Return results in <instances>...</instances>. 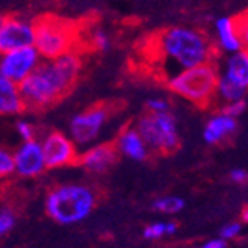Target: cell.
I'll return each mask as SVG.
<instances>
[{"label": "cell", "instance_id": "obj_16", "mask_svg": "<svg viewBox=\"0 0 248 248\" xmlns=\"http://www.w3.org/2000/svg\"><path fill=\"white\" fill-rule=\"evenodd\" d=\"M24 110L19 85L0 76V116H16Z\"/></svg>", "mask_w": 248, "mask_h": 248}, {"label": "cell", "instance_id": "obj_23", "mask_svg": "<svg viewBox=\"0 0 248 248\" xmlns=\"http://www.w3.org/2000/svg\"><path fill=\"white\" fill-rule=\"evenodd\" d=\"M14 174H15L14 152L8 150L3 146H0V180L9 178Z\"/></svg>", "mask_w": 248, "mask_h": 248}, {"label": "cell", "instance_id": "obj_21", "mask_svg": "<svg viewBox=\"0 0 248 248\" xmlns=\"http://www.w3.org/2000/svg\"><path fill=\"white\" fill-rule=\"evenodd\" d=\"M89 45L93 46V49L95 51H100V52H106L108 51L110 45H111V40H110V36L106 30L100 29V27H95L91 30L89 33Z\"/></svg>", "mask_w": 248, "mask_h": 248}, {"label": "cell", "instance_id": "obj_11", "mask_svg": "<svg viewBox=\"0 0 248 248\" xmlns=\"http://www.w3.org/2000/svg\"><path fill=\"white\" fill-rule=\"evenodd\" d=\"M15 174L21 178H36L46 171V162L39 139L22 141L14 152Z\"/></svg>", "mask_w": 248, "mask_h": 248}, {"label": "cell", "instance_id": "obj_3", "mask_svg": "<svg viewBox=\"0 0 248 248\" xmlns=\"http://www.w3.org/2000/svg\"><path fill=\"white\" fill-rule=\"evenodd\" d=\"M98 205V190L85 183H62L45 196V211L61 226H72L88 218Z\"/></svg>", "mask_w": 248, "mask_h": 248}, {"label": "cell", "instance_id": "obj_24", "mask_svg": "<svg viewBox=\"0 0 248 248\" xmlns=\"http://www.w3.org/2000/svg\"><path fill=\"white\" fill-rule=\"evenodd\" d=\"M15 131L19 135V139L22 141H30L36 139V128L31 122L26 121V119H21L15 124Z\"/></svg>", "mask_w": 248, "mask_h": 248}, {"label": "cell", "instance_id": "obj_27", "mask_svg": "<svg viewBox=\"0 0 248 248\" xmlns=\"http://www.w3.org/2000/svg\"><path fill=\"white\" fill-rule=\"evenodd\" d=\"M247 108V103L245 100H239V101H232V103H226L221 106V110L223 113H226L228 116H232L235 119H238Z\"/></svg>", "mask_w": 248, "mask_h": 248}, {"label": "cell", "instance_id": "obj_17", "mask_svg": "<svg viewBox=\"0 0 248 248\" xmlns=\"http://www.w3.org/2000/svg\"><path fill=\"white\" fill-rule=\"evenodd\" d=\"M221 75L239 85L248 86V51L241 49L238 52L229 54Z\"/></svg>", "mask_w": 248, "mask_h": 248}, {"label": "cell", "instance_id": "obj_25", "mask_svg": "<svg viewBox=\"0 0 248 248\" xmlns=\"http://www.w3.org/2000/svg\"><path fill=\"white\" fill-rule=\"evenodd\" d=\"M146 108L150 113H165V111H171V104L162 97H155L146 101Z\"/></svg>", "mask_w": 248, "mask_h": 248}, {"label": "cell", "instance_id": "obj_2", "mask_svg": "<svg viewBox=\"0 0 248 248\" xmlns=\"http://www.w3.org/2000/svg\"><path fill=\"white\" fill-rule=\"evenodd\" d=\"M153 49L168 78L190 67L213 62L216 55L210 39L202 31L186 26H175L161 31L155 39Z\"/></svg>", "mask_w": 248, "mask_h": 248}, {"label": "cell", "instance_id": "obj_12", "mask_svg": "<svg viewBox=\"0 0 248 248\" xmlns=\"http://www.w3.org/2000/svg\"><path fill=\"white\" fill-rule=\"evenodd\" d=\"M119 153L113 143H100L85 149L80 155L78 164L91 174L107 172L118 162Z\"/></svg>", "mask_w": 248, "mask_h": 248}, {"label": "cell", "instance_id": "obj_18", "mask_svg": "<svg viewBox=\"0 0 248 248\" xmlns=\"http://www.w3.org/2000/svg\"><path fill=\"white\" fill-rule=\"evenodd\" d=\"M248 93V86L239 85L224 75L218 73L217 85H216V100L221 101L223 104L244 100Z\"/></svg>", "mask_w": 248, "mask_h": 248}, {"label": "cell", "instance_id": "obj_15", "mask_svg": "<svg viewBox=\"0 0 248 248\" xmlns=\"http://www.w3.org/2000/svg\"><path fill=\"white\" fill-rule=\"evenodd\" d=\"M214 30L218 48L226 54H233L242 49V43L239 39L238 27L235 18L231 16H220L214 22Z\"/></svg>", "mask_w": 248, "mask_h": 248}, {"label": "cell", "instance_id": "obj_30", "mask_svg": "<svg viewBox=\"0 0 248 248\" xmlns=\"http://www.w3.org/2000/svg\"><path fill=\"white\" fill-rule=\"evenodd\" d=\"M201 248H226V241L221 238H214L201 245Z\"/></svg>", "mask_w": 248, "mask_h": 248}, {"label": "cell", "instance_id": "obj_6", "mask_svg": "<svg viewBox=\"0 0 248 248\" xmlns=\"http://www.w3.org/2000/svg\"><path fill=\"white\" fill-rule=\"evenodd\" d=\"M150 152L168 155L180 147L177 119L171 111L144 113L134 124Z\"/></svg>", "mask_w": 248, "mask_h": 248}, {"label": "cell", "instance_id": "obj_28", "mask_svg": "<svg viewBox=\"0 0 248 248\" xmlns=\"http://www.w3.org/2000/svg\"><path fill=\"white\" fill-rule=\"evenodd\" d=\"M242 232V224L239 221H232L226 226H223L221 231H220V238L224 239V241H231V239H235L241 235Z\"/></svg>", "mask_w": 248, "mask_h": 248}, {"label": "cell", "instance_id": "obj_9", "mask_svg": "<svg viewBox=\"0 0 248 248\" xmlns=\"http://www.w3.org/2000/svg\"><path fill=\"white\" fill-rule=\"evenodd\" d=\"M40 61L42 57L34 46L3 52L0 54V76L19 85L34 72Z\"/></svg>", "mask_w": 248, "mask_h": 248}, {"label": "cell", "instance_id": "obj_20", "mask_svg": "<svg viewBox=\"0 0 248 248\" xmlns=\"http://www.w3.org/2000/svg\"><path fill=\"white\" fill-rule=\"evenodd\" d=\"M185 205H186L185 199L180 196H174V195L156 198L152 202V208L156 213H161V214H178L180 211H183Z\"/></svg>", "mask_w": 248, "mask_h": 248}, {"label": "cell", "instance_id": "obj_10", "mask_svg": "<svg viewBox=\"0 0 248 248\" xmlns=\"http://www.w3.org/2000/svg\"><path fill=\"white\" fill-rule=\"evenodd\" d=\"M34 46V21L26 16H5L0 29V54Z\"/></svg>", "mask_w": 248, "mask_h": 248}, {"label": "cell", "instance_id": "obj_1", "mask_svg": "<svg viewBox=\"0 0 248 248\" xmlns=\"http://www.w3.org/2000/svg\"><path fill=\"white\" fill-rule=\"evenodd\" d=\"M82 70V57L75 49L52 60H42L19 83L26 108H48L72 91Z\"/></svg>", "mask_w": 248, "mask_h": 248}, {"label": "cell", "instance_id": "obj_5", "mask_svg": "<svg viewBox=\"0 0 248 248\" xmlns=\"http://www.w3.org/2000/svg\"><path fill=\"white\" fill-rule=\"evenodd\" d=\"M78 30L73 22L55 15H43L34 21V48L42 60H52L75 51Z\"/></svg>", "mask_w": 248, "mask_h": 248}, {"label": "cell", "instance_id": "obj_26", "mask_svg": "<svg viewBox=\"0 0 248 248\" xmlns=\"http://www.w3.org/2000/svg\"><path fill=\"white\" fill-rule=\"evenodd\" d=\"M235 21H236L239 39H241V43H242V49L248 51V11H245L238 18H235Z\"/></svg>", "mask_w": 248, "mask_h": 248}, {"label": "cell", "instance_id": "obj_8", "mask_svg": "<svg viewBox=\"0 0 248 248\" xmlns=\"http://www.w3.org/2000/svg\"><path fill=\"white\" fill-rule=\"evenodd\" d=\"M40 144L48 170H58L78 164L80 152L73 140L69 137V134H64L61 131H51L43 135Z\"/></svg>", "mask_w": 248, "mask_h": 248}, {"label": "cell", "instance_id": "obj_31", "mask_svg": "<svg viewBox=\"0 0 248 248\" xmlns=\"http://www.w3.org/2000/svg\"><path fill=\"white\" fill-rule=\"evenodd\" d=\"M241 217H242V221H244V223H248V207H245V208L242 210Z\"/></svg>", "mask_w": 248, "mask_h": 248}, {"label": "cell", "instance_id": "obj_32", "mask_svg": "<svg viewBox=\"0 0 248 248\" xmlns=\"http://www.w3.org/2000/svg\"><path fill=\"white\" fill-rule=\"evenodd\" d=\"M3 21H5V16L0 15V29H2V26H3Z\"/></svg>", "mask_w": 248, "mask_h": 248}, {"label": "cell", "instance_id": "obj_29", "mask_svg": "<svg viewBox=\"0 0 248 248\" xmlns=\"http://www.w3.org/2000/svg\"><path fill=\"white\" fill-rule=\"evenodd\" d=\"M229 178H231V182H233L236 185H247L248 183V171H245L242 168H235L231 171Z\"/></svg>", "mask_w": 248, "mask_h": 248}, {"label": "cell", "instance_id": "obj_7", "mask_svg": "<svg viewBox=\"0 0 248 248\" xmlns=\"http://www.w3.org/2000/svg\"><path fill=\"white\" fill-rule=\"evenodd\" d=\"M111 118V108L107 104H95L76 113L69 124V137L78 149H88L97 144L104 128Z\"/></svg>", "mask_w": 248, "mask_h": 248}, {"label": "cell", "instance_id": "obj_22", "mask_svg": "<svg viewBox=\"0 0 248 248\" xmlns=\"http://www.w3.org/2000/svg\"><path fill=\"white\" fill-rule=\"evenodd\" d=\"M16 224V213L12 207H0V238L6 236Z\"/></svg>", "mask_w": 248, "mask_h": 248}, {"label": "cell", "instance_id": "obj_13", "mask_svg": "<svg viewBox=\"0 0 248 248\" xmlns=\"http://www.w3.org/2000/svg\"><path fill=\"white\" fill-rule=\"evenodd\" d=\"M113 146L119 155L128 157V159L137 161V162H143L149 159L150 150L134 125H128L121 129Z\"/></svg>", "mask_w": 248, "mask_h": 248}, {"label": "cell", "instance_id": "obj_19", "mask_svg": "<svg viewBox=\"0 0 248 248\" xmlns=\"http://www.w3.org/2000/svg\"><path fill=\"white\" fill-rule=\"evenodd\" d=\"M178 226L177 223L170 221V220H161V221H153L149 226L144 228L143 236L147 241H157L162 239L164 236H171L177 232Z\"/></svg>", "mask_w": 248, "mask_h": 248}, {"label": "cell", "instance_id": "obj_14", "mask_svg": "<svg viewBox=\"0 0 248 248\" xmlns=\"http://www.w3.org/2000/svg\"><path fill=\"white\" fill-rule=\"evenodd\" d=\"M238 131V121L223 111L213 115L205 124L202 137L207 144H220L229 140Z\"/></svg>", "mask_w": 248, "mask_h": 248}, {"label": "cell", "instance_id": "obj_4", "mask_svg": "<svg viewBox=\"0 0 248 248\" xmlns=\"http://www.w3.org/2000/svg\"><path fill=\"white\" fill-rule=\"evenodd\" d=\"M217 79L218 72L216 65L205 62L172 75L167 79V85L182 98L199 107H207L216 100Z\"/></svg>", "mask_w": 248, "mask_h": 248}]
</instances>
